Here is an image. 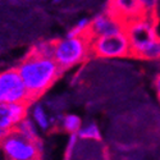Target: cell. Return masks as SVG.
I'll list each match as a JSON object with an SVG mask.
<instances>
[{
  "mask_svg": "<svg viewBox=\"0 0 160 160\" xmlns=\"http://www.w3.org/2000/svg\"><path fill=\"white\" fill-rule=\"evenodd\" d=\"M16 69L28 92L31 102L42 96L63 74V69L54 58L33 54L28 51Z\"/></svg>",
  "mask_w": 160,
  "mask_h": 160,
  "instance_id": "1",
  "label": "cell"
},
{
  "mask_svg": "<svg viewBox=\"0 0 160 160\" xmlns=\"http://www.w3.org/2000/svg\"><path fill=\"white\" fill-rule=\"evenodd\" d=\"M158 17H141L124 24L131 45V57L141 60H160V36Z\"/></svg>",
  "mask_w": 160,
  "mask_h": 160,
  "instance_id": "2",
  "label": "cell"
},
{
  "mask_svg": "<svg viewBox=\"0 0 160 160\" xmlns=\"http://www.w3.org/2000/svg\"><path fill=\"white\" fill-rule=\"evenodd\" d=\"M92 40L94 38L90 32L81 36H65L63 38H55L52 58L63 71L82 64L91 57Z\"/></svg>",
  "mask_w": 160,
  "mask_h": 160,
  "instance_id": "3",
  "label": "cell"
},
{
  "mask_svg": "<svg viewBox=\"0 0 160 160\" xmlns=\"http://www.w3.org/2000/svg\"><path fill=\"white\" fill-rule=\"evenodd\" d=\"M7 160H41L42 141H33L13 129L0 143Z\"/></svg>",
  "mask_w": 160,
  "mask_h": 160,
  "instance_id": "4",
  "label": "cell"
},
{
  "mask_svg": "<svg viewBox=\"0 0 160 160\" xmlns=\"http://www.w3.org/2000/svg\"><path fill=\"white\" fill-rule=\"evenodd\" d=\"M91 57L101 59L131 57V45L124 31L95 37L91 42Z\"/></svg>",
  "mask_w": 160,
  "mask_h": 160,
  "instance_id": "5",
  "label": "cell"
},
{
  "mask_svg": "<svg viewBox=\"0 0 160 160\" xmlns=\"http://www.w3.org/2000/svg\"><path fill=\"white\" fill-rule=\"evenodd\" d=\"M0 102L32 104L28 96V92L26 90L16 68H10L0 72Z\"/></svg>",
  "mask_w": 160,
  "mask_h": 160,
  "instance_id": "6",
  "label": "cell"
},
{
  "mask_svg": "<svg viewBox=\"0 0 160 160\" xmlns=\"http://www.w3.org/2000/svg\"><path fill=\"white\" fill-rule=\"evenodd\" d=\"M105 13L123 26L145 16L138 0H106Z\"/></svg>",
  "mask_w": 160,
  "mask_h": 160,
  "instance_id": "7",
  "label": "cell"
},
{
  "mask_svg": "<svg viewBox=\"0 0 160 160\" xmlns=\"http://www.w3.org/2000/svg\"><path fill=\"white\" fill-rule=\"evenodd\" d=\"M27 102L2 104L0 102V128L13 131L19 122L27 118L28 113Z\"/></svg>",
  "mask_w": 160,
  "mask_h": 160,
  "instance_id": "8",
  "label": "cell"
},
{
  "mask_svg": "<svg viewBox=\"0 0 160 160\" xmlns=\"http://www.w3.org/2000/svg\"><path fill=\"white\" fill-rule=\"evenodd\" d=\"M124 31V26L119 23L114 18H112L109 14H106L105 12L99 13L94 18L91 19L88 32L92 36V38L104 36V35H110L115 32Z\"/></svg>",
  "mask_w": 160,
  "mask_h": 160,
  "instance_id": "9",
  "label": "cell"
},
{
  "mask_svg": "<svg viewBox=\"0 0 160 160\" xmlns=\"http://www.w3.org/2000/svg\"><path fill=\"white\" fill-rule=\"evenodd\" d=\"M51 122H55V126L60 127L68 135H77L78 131L82 127V119L76 114L58 115L57 121L55 119H51Z\"/></svg>",
  "mask_w": 160,
  "mask_h": 160,
  "instance_id": "10",
  "label": "cell"
},
{
  "mask_svg": "<svg viewBox=\"0 0 160 160\" xmlns=\"http://www.w3.org/2000/svg\"><path fill=\"white\" fill-rule=\"evenodd\" d=\"M77 136L82 141H92V142H100L102 140V133L100 131V127L96 122H87L82 124L81 129L78 131Z\"/></svg>",
  "mask_w": 160,
  "mask_h": 160,
  "instance_id": "11",
  "label": "cell"
},
{
  "mask_svg": "<svg viewBox=\"0 0 160 160\" xmlns=\"http://www.w3.org/2000/svg\"><path fill=\"white\" fill-rule=\"evenodd\" d=\"M32 119L33 122L36 123V126L41 129V131H48L51 127V118L48 117L45 109L42 105L36 104L33 105V109H32Z\"/></svg>",
  "mask_w": 160,
  "mask_h": 160,
  "instance_id": "12",
  "label": "cell"
},
{
  "mask_svg": "<svg viewBox=\"0 0 160 160\" xmlns=\"http://www.w3.org/2000/svg\"><path fill=\"white\" fill-rule=\"evenodd\" d=\"M17 132H19L21 135L26 136L30 140H33V141H41L38 136V132H37V128L35 126V123L31 121L30 118H24L22 122H19L17 124V127L14 128Z\"/></svg>",
  "mask_w": 160,
  "mask_h": 160,
  "instance_id": "13",
  "label": "cell"
},
{
  "mask_svg": "<svg viewBox=\"0 0 160 160\" xmlns=\"http://www.w3.org/2000/svg\"><path fill=\"white\" fill-rule=\"evenodd\" d=\"M90 23H91V19H88V18H81L78 22H76V24L68 31L67 36H81V35L87 33L88 32V28H90Z\"/></svg>",
  "mask_w": 160,
  "mask_h": 160,
  "instance_id": "14",
  "label": "cell"
},
{
  "mask_svg": "<svg viewBox=\"0 0 160 160\" xmlns=\"http://www.w3.org/2000/svg\"><path fill=\"white\" fill-rule=\"evenodd\" d=\"M78 136L77 135H69L68 142L65 145V151H64V160H73L76 158L77 152V146H78Z\"/></svg>",
  "mask_w": 160,
  "mask_h": 160,
  "instance_id": "15",
  "label": "cell"
},
{
  "mask_svg": "<svg viewBox=\"0 0 160 160\" xmlns=\"http://www.w3.org/2000/svg\"><path fill=\"white\" fill-rule=\"evenodd\" d=\"M146 17H158L159 0H138Z\"/></svg>",
  "mask_w": 160,
  "mask_h": 160,
  "instance_id": "16",
  "label": "cell"
},
{
  "mask_svg": "<svg viewBox=\"0 0 160 160\" xmlns=\"http://www.w3.org/2000/svg\"><path fill=\"white\" fill-rule=\"evenodd\" d=\"M152 86L155 88V94H156V98L160 102V72H158L155 76H154V79H152Z\"/></svg>",
  "mask_w": 160,
  "mask_h": 160,
  "instance_id": "17",
  "label": "cell"
},
{
  "mask_svg": "<svg viewBox=\"0 0 160 160\" xmlns=\"http://www.w3.org/2000/svg\"><path fill=\"white\" fill-rule=\"evenodd\" d=\"M10 132H12L10 129H2V128H0V143H2V142L4 141V138L9 135Z\"/></svg>",
  "mask_w": 160,
  "mask_h": 160,
  "instance_id": "18",
  "label": "cell"
},
{
  "mask_svg": "<svg viewBox=\"0 0 160 160\" xmlns=\"http://www.w3.org/2000/svg\"><path fill=\"white\" fill-rule=\"evenodd\" d=\"M51 2H52V4H60L63 0H51Z\"/></svg>",
  "mask_w": 160,
  "mask_h": 160,
  "instance_id": "19",
  "label": "cell"
}]
</instances>
